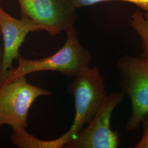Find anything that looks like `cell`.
Wrapping results in <instances>:
<instances>
[{"mask_svg": "<svg viewBox=\"0 0 148 148\" xmlns=\"http://www.w3.org/2000/svg\"><path fill=\"white\" fill-rule=\"evenodd\" d=\"M65 32L66 42L56 53L38 59L24 58L19 55L16 59L18 66L11 68L2 81H10L28 74L45 71L58 72L65 76L75 77L90 67L92 54L79 42L75 28L71 27Z\"/></svg>", "mask_w": 148, "mask_h": 148, "instance_id": "obj_1", "label": "cell"}, {"mask_svg": "<svg viewBox=\"0 0 148 148\" xmlns=\"http://www.w3.org/2000/svg\"><path fill=\"white\" fill-rule=\"evenodd\" d=\"M68 90L74 98L75 114L71 126L63 135L67 143L90 121L108 95L104 79L97 67L90 66L75 76Z\"/></svg>", "mask_w": 148, "mask_h": 148, "instance_id": "obj_2", "label": "cell"}, {"mask_svg": "<svg viewBox=\"0 0 148 148\" xmlns=\"http://www.w3.org/2000/svg\"><path fill=\"white\" fill-rule=\"evenodd\" d=\"M116 68L121 91L132 106L126 128L134 131L148 113V58L125 55L117 60Z\"/></svg>", "mask_w": 148, "mask_h": 148, "instance_id": "obj_3", "label": "cell"}, {"mask_svg": "<svg viewBox=\"0 0 148 148\" xmlns=\"http://www.w3.org/2000/svg\"><path fill=\"white\" fill-rule=\"evenodd\" d=\"M51 94L29 83L25 76L0 81V127L7 125L26 128L32 104L38 97Z\"/></svg>", "mask_w": 148, "mask_h": 148, "instance_id": "obj_4", "label": "cell"}, {"mask_svg": "<svg viewBox=\"0 0 148 148\" xmlns=\"http://www.w3.org/2000/svg\"><path fill=\"white\" fill-rule=\"evenodd\" d=\"M124 97L121 90L108 94L95 116L64 148H118L120 136L117 131L111 128V119Z\"/></svg>", "mask_w": 148, "mask_h": 148, "instance_id": "obj_5", "label": "cell"}, {"mask_svg": "<svg viewBox=\"0 0 148 148\" xmlns=\"http://www.w3.org/2000/svg\"><path fill=\"white\" fill-rule=\"evenodd\" d=\"M21 17H27L54 36L74 27L76 9L69 0H18Z\"/></svg>", "mask_w": 148, "mask_h": 148, "instance_id": "obj_6", "label": "cell"}, {"mask_svg": "<svg viewBox=\"0 0 148 148\" xmlns=\"http://www.w3.org/2000/svg\"><path fill=\"white\" fill-rule=\"evenodd\" d=\"M0 27L3 40V56L0 70V81L5 78L8 70L12 68L14 60L19 57V48L28 34L44 31L27 17L17 19L10 16L0 7Z\"/></svg>", "mask_w": 148, "mask_h": 148, "instance_id": "obj_7", "label": "cell"}, {"mask_svg": "<svg viewBox=\"0 0 148 148\" xmlns=\"http://www.w3.org/2000/svg\"><path fill=\"white\" fill-rule=\"evenodd\" d=\"M11 140L14 145L19 148H62L63 142L60 137L51 140H41L29 134L23 127H13Z\"/></svg>", "mask_w": 148, "mask_h": 148, "instance_id": "obj_8", "label": "cell"}, {"mask_svg": "<svg viewBox=\"0 0 148 148\" xmlns=\"http://www.w3.org/2000/svg\"><path fill=\"white\" fill-rule=\"evenodd\" d=\"M131 26L137 32L142 42L141 56L148 58V12H135L131 16Z\"/></svg>", "mask_w": 148, "mask_h": 148, "instance_id": "obj_9", "label": "cell"}, {"mask_svg": "<svg viewBox=\"0 0 148 148\" xmlns=\"http://www.w3.org/2000/svg\"><path fill=\"white\" fill-rule=\"evenodd\" d=\"M72 5L76 10L80 7L93 5L96 3L111 1H117L128 2L148 12V0H69Z\"/></svg>", "mask_w": 148, "mask_h": 148, "instance_id": "obj_10", "label": "cell"}, {"mask_svg": "<svg viewBox=\"0 0 148 148\" xmlns=\"http://www.w3.org/2000/svg\"><path fill=\"white\" fill-rule=\"evenodd\" d=\"M140 125L143 128L142 136L134 148H148V113L143 117Z\"/></svg>", "mask_w": 148, "mask_h": 148, "instance_id": "obj_11", "label": "cell"}, {"mask_svg": "<svg viewBox=\"0 0 148 148\" xmlns=\"http://www.w3.org/2000/svg\"><path fill=\"white\" fill-rule=\"evenodd\" d=\"M1 40H2V32L0 27V70L1 68V64H2V56H3V47L1 45Z\"/></svg>", "mask_w": 148, "mask_h": 148, "instance_id": "obj_12", "label": "cell"}, {"mask_svg": "<svg viewBox=\"0 0 148 148\" xmlns=\"http://www.w3.org/2000/svg\"><path fill=\"white\" fill-rule=\"evenodd\" d=\"M1 1V0H0V1Z\"/></svg>", "mask_w": 148, "mask_h": 148, "instance_id": "obj_13", "label": "cell"}]
</instances>
